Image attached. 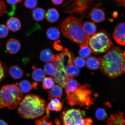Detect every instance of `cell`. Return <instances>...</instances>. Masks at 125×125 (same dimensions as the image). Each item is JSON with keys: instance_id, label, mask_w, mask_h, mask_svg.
Masks as SVG:
<instances>
[{"instance_id": "cell-1", "label": "cell", "mask_w": 125, "mask_h": 125, "mask_svg": "<svg viewBox=\"0 0 125 125\" xmlns=\"http://www.w3.org/2000/svg\"><path fill=\"white\" fill-rule=\"evenodd\" d=\"M65 88L67 103L71 107L79 106L88 109L93 104V91L88 84L81 85L76 80L72 79L69 80Z\"/></svg>"}, {"instance_id": "cell-2", "label": "cell", "mask_w": 125, "mask_h": 125, "mask_svg": "<svg viewBox=\"0 0 125 125\" xmlns=\"http://www.w3.org/2000/svg\"><path fill=\"white\" fill-rule=\"evenodd\" d=\"M101 71L111 79L121 75L125 64V51L113 47L104 55L99 57Z\"/></svg>"}, {"instance_id": "cell-3", "label": "cell", "mask_w": 125, "mask_h": 125, "mask_svg": "<svg viewBox=\"0 0 125 125\" xmlns=\"http://www.w3.org/2000/svg\"><path fill=\"white\" fill-rule=\"evenodd\" d=\"M84 18H78L70 15L64 20L60 25L63 35L79 44L80 47L88 45L90 37L83 30L82 21Z\"/></svg>"}, {"instance_id": "cell-4", "label": "cell", "mask_w": 125, "mask_h": 125, "mask_svg": "<svg viewBox=\"0 0 125 125\" xmlns=\"http://www.w3.org/2000/svg\"><path fill=\"white\" fill-rule=\"evenodd\" d=\"M46 101L38 95L29 94L22 100L18 112L21 118L34 119L43 115L46 110Z\"/></svg>"}, {"instance_id": "cell-5", "label": "cell", "mask_w": 125, "mask_h": 125, "mask_svg": "<svg viewBox=\"0 0 125 125\" xmlns=\"http://www.w3.org/2000/svg\"><path fill=\"white\" fill-rule=\"evenodd\" d=\"M23 95L18 83L3 86L0 90V108L16 109L22 100Z\"/></svg>"}, {"instance_id": "cell-6", "label": "cell", "mask_w": 125, "mask_h": 125, "mask_svg": "<svg viewBox=\"0 0 125 125\" xmlns=\"http://www.w3.org/2000/svg\"><path fill=\"white\" fill-rule=\"evenodd\" d=\"M102 4L101 0H71L65 12L89 17L93 9L98 8Z\"/></svg>"}, {"instance_id": "cell-7", "label": "cell", "mask_w": 125, "mask_h": 125, "mask_svg": "<svg viewBox=\"0 0 125 125\" xmlns=\"http://www.w3.org/2000/svg\"><path fill=\"white\" fill-rule=\"evenodd\" d=\"M88 45L95 54L102 53L107 52L113 46L110 35L102 30L90 36Z\"/></svg>"}, {"instance_id": "cell-8", "label": "cell", "mask_w": 125, "mask_h": 125, "mask_svg": "<svg viewBox=\"0 0 125 125\" xmlns=\"http://www.w3.org/2000/svg\"><path fill=\"white\" fill-rule=\"evenodd\" d=\"M85 112L79 109H72L62 112V118L63 125H75L76 123L85 116Z\"/></svg>"}, {"instance_id": "cell-9", "label": "cell", "mask_w": 125, "mask_h": 125, "mask_svg": "<svg viewBox=\"0 0 125 125\" xmlns=\"http://www.w3.org/2000/svg\"><path fill=\"white\" fill-rule=\"evenodd\" d=\"M58 55L61 61L65 70L68 67L74 64V54L69 50L65 48Z\"/></svg>"}, {"instance_id": "cell-10", "label": "cell", "mask_w": 125, "mask_h": 125, "mask_svg": "<svg viewBox=\"0 0 125 125\" xmlns=\"http://www.w3.org/2000/svg\"><path fill=\"white\" fill-rule=\"evenodd\" d=\"M113 36L117 43L125 46V23H120L117 25L115 28Z\"/></svg>"}, {"instance_id": "cell-11", "label": "cell", "mask_w": 125, "mask_h": 125, "mask_svg": "<svg viewBox=\"0 0 125 125\" xmlns=\"http://www.w3.org/2000/svg\"><path fill=\"white\" fill-rule=\"evenodd\" d=\"M55 81L61 87L65 88L69 79L67 75L66 70L64 68L56 69L53 76Z\"/></svg>"}, {"instance_id": "cell-12", "label": "cell", "mask_w": 125, "mask_h": 125, "mask_svg": "<svg viewBox=\"0 0 125 125\" xmlns=\"http://www.w3.org/2000/svg\"><path fill=\"white\" fill-rule=\"evenodd\" d=\"M108 125H125V116L123 112L112 114L107 120Z\"/></svg>"}, {"instance_id": "cell-13", "label": "cell", "mask_w": 125, "mask_h": 125, "mask_svg": "<svg viewBox=\"0 0 125 125\" xmlns=\"http://www.w3.org/2000/svg\"><path fill=\"white\" fill-rule=\"evenodd\" d=\"M21 47V43L17 39H11L8 41L6 44V49L10 54L17 53L20 51Z\"/></svg>"}, {"instance_id": "cell-14", "label": "cell", "mask_w": 125, "mask_h": 125, "mask_svg": "<svg viewBox=\"0 0 125 125\" xmlns=\"http://www.w3.org/2000/svg\"><path fill=\"white\" fill-rule=\"evenodd\" d=\"M90 16L95 23H99L105 20V14L104 11L98 8L94 9L90 12Z\"/></svg>"}, {"instance_id": "cell-15", "label": "cell", "mask_w": 125, "mask_h": 125, "mask_svg": "<svg viewBox=\"0 0 125 125\" xmlns=\"http://www.w3.org/2000/svg\"><path fill=\"white\" fill-rule=\"evenodd\" d=\"M7 26L10 31L16 32L20 30L21 25V21L16 17H11L7 21Z\"/></svg>"}, {"instance_id": "cell-16", "label": "cell", "mask_w": 125, "mask_h": 125, "mask_svg": "<svg viewBox=\"0 0 125 125\" xmlns=\"http://www.w3.org/2000/svg\"><path fill=\"white\" fill-rule=\"evenodd\" d=\"M38 85L37 83L33 82L31 83L29 81L23 80L20 82L19 86L23 93H27L32 89L36 90Z\"/></svg>"}, {"instance_id": "cell-17", "label": "cell", "mask_w": 125, "mask_h": 125, "mask_svg": "<svg viewBox=\"0 0 125 125\" xmlns=\"http://www.w3.org/2000/svg\"><path fill=\"white\" fill-rule=\"evenodd\" d=\"M48 99L51 100L53 98L60 99L61 98L63 93L62 87L59 85H54L51 90L48 91Z\"/></svg>"}, {"instance_id": "cell-18", "label": "cell", "mask_w": 125, "mask_h": 125, "mask_svg": "<svg viewBox=\"0 0 125 125\" xmlns=\"http://www.w3.org/2000/svg\"><path fill=\"white\" fill-rule=\"evenodd\" d=\"M45 17L48 22L54 23L59 20V14L57 9L54 8H51L47 11Z\"/></svg>"}, {"instance_id": "cell-19", "label": "cell", "mask_w": 125, "mask_h": 125, "mask_svg": "<svg viewBox=\"0 0 125 125\" xmlns=\"http://www.w3.org/2000/svg\"><path fill=\"white\" fill-rule=\"evenodd\" d=\"M9 72L10 76L15 80L21 79L24 74L23 70L17 65L10 66L9 69Z\"/></svg>"}, {"instance_id": "cell-20", "label": "cell", "mask_w": 125, "mask_h": 125, "mask_svg": "<svg viewBox=\"0 0 125 125\" xmlns=\"http://www.w3.org/2000/svg\"><path fill=\"white\" fill-rule=\"evenodd\" d=\"M82 28L85 33L89 36L96 33L97 30L96 25L92 22H85L82 25Z\"/></svg>"}, {"instance_id": "cell-21", "label": "cell", "mask_w": 125, "mask_h": 125, "mask_svg": "<svg viewBox=\"0 0 125 125\" xmlns=\"http://www.w3.org/2000/svg\"><path fill=\"white\" fill-rule=\"evenodd\" d=\"M33 70L32 74V77L34 80L37 82H41L42 81L46 76L44 71L40 68H36L33 67Z\"/></svg>"}, {"instance_id": "cell-22", "label": "cell", "mask_w": 125, "mask_h": 125, "mask_svg": "<svg viewBox=\"0 0 125 125\" xmlns=\"http://www.w3.org/2000/svg\"><path fill=\"white\" fill-rule=\"evenodd\" d=\"M86 65L89 69L96 70L99 68L100 62L99 59L93 56L87 58L85 61Z\"/></svg>"}, {"instance_id": "cell-23", "label": "cell", "mask_w": 125, "mask_h": 125, "mask_svg": "<svg viewBox=\"0 0 125 125\" xmlns=\"http://www.w3.org/2000/svg\"><path fill=\"white\" fill-rule=\"evenodd\" d=\"M62 104L61 102L57 98L51 100V101L47 106L46 109L56 112L60 111L62 108Z\"/></svg>"}, {"instance_id": "cell-24", "label": "cell", "mask_w": 125, "mask_h": 125, "mask_svg": "<svg viewBox=\"0 0 125 125\" xmlns=\"http://www.w3.org/2000/svg\"><path fill=\"white\" fill-rule=\"evenodd\" d=\"M33 18L35 21H40L44 19L46 15V11L41 8L37 7L34 9L32 12Z\"/></svg>"}, {"instance_id": "cell-25", "label": "cell", "mask_w": 125, "mask_h": 125, "mask_svg": "<svg viewBox=\"0 0 125 125\" xmlns=\"http://www.w3.org/2000/svg\"><path fill=\"white\" fill-rule=\"evenodd\" d=\"M46 34L48 39L52 40H55L60 37V32L58 28L52 27L50 28L47 30Z\"/></svg>"}, {"instance_id": "cell-26", "label": "cell", "mask_w": 125, "mask_h": 125, "mask_svg": "<svg viewBox=\"0 0 125 125\" xmlns=\"http://www.w3.org/2000/svg\"><path fill=\"white\" fill-rule=\"evenodd\" d=\"M54 55L49 49H43L40 52V58L44 62H48L52 60Z\"/></svg>"}, {"instance_id": "cell-27", "label": "cell", "mask_w": 125, "mask_h": 125, "mask_svg": "<svg viewBox=\"0 0 125 125\" xmlns=\"http://www.w3.org/2000/svg\"><path fill=\"white\" fill-rule=\"evenodd\" d=\"M66 71L69 79L77 77L80 73L79 69L74 64L68 67L66 69Z\"/></svg>"}, {"instance_id": "cell-28", "label": "cell", "mask_w": 125, "mask_h": 125, "mask_svg": "<svg viewBox=\"0 0 125 125\" xmlns=\"http://www.w3.org/2000/svg\"><path fill=\"white\" fill-rule=\"evenodd\" d=\"M44 71L48 75L53 76L55 74L56 68L53 63L52 62H48L44 67Z\"/></svg>"}, {"instance_id": "cell-29", "label": "cell", "mask_w": 125, "mask_h": 125, "mask_svg": "<svg viewBox=\"0 0 125 125\" xmlns=\"http://www.w3.org/2000/svg\"><path fill=\"white\" fill-rule=\"evenodd\" d=\"M80 48L79 51V54L83 58H87L93 52L91 48L89 45L81 47Z\"/></svg>"}, {"instance_id": "cell-30", "label": "cell", "mask_w": 125, "mask_h": 125, "mask_svg": "<svg viewBox=\"0 0 125 125\" xmlns=\"http://www.w3.org/2000/svg\"><path fill=\"white\" fill-rule=\"evenodd\" d=\"M54 85V80L50 77H45L42 81V87L45 89H49Z\"/></svg>"}, {"instance_id": "cell-31", "label": "cell", "mask_w": 125, "mask_h": 125, "mask_svg": "<svg viewBox=\"0 0 125 125\" xmlns=\"http://www.w3.org/2000/svg\"><path fill=\"white\" fill-rule=\"evenodd\" d=\"M95 116L98 120L103 121L107 118V114L105 109L99 108L96 109L95 112Z\"/></svg>"}, {"instance_id": "cell-32", "label": "cell", "mask_w": 125, "mask_h": 125, "mask_svg": "<svg viewBox=\"0 0 125 125\" xmlns=\"http://www.w3.org/2000/svg\"><path fill=\"white\" fill-rule=\"evenodd\" d=\"M9 33V29L4 24H0V38H4L7 37Z\"/></svg>"}, {"instance_id": "cell-33", "label": "cell", "mask_w": 125, "mask_h": 125, "mask_svg": "<svg viewBox=\"0 0 125 125\" xmlns=\"http://www.w3.org/2000/svg\"><path fill=\"white\" fill-rule=\"evenodd\" d=\"M85 59L82 57H77L74 59V64L78 68H83L85 66Z\"/></svg>"}, {"instance_id": "cell-34", "label": "cell", "mask_w": 125, "mask_h": 125, "mask_svg": "<svg viewBox=\"0 0 125 125\" xmlns=\"http://www.w3.org/2000/svg\"><path fill=\"white\" fill-rule=\"evenodd\" d=\"M7 68L5 64L0 60V82L6 77Z\"/></svg>"}, {"instance_id": "cell-35", "label": "cell", "mask_w": 125, "mask_h": 125, "mask_svg": "<svg viewBox=\"0 0 125 125\" xmlns=\"http://www.w3.org/2000/svg\"><path fill=\"white\" fill-rule=\"evenodd\" d=\"M38 0H25L24 5L27 8L32 9L37 5Z\"/></svg>"}, {"instance_id": "cell-36", "label": "cell", "mask_w": 125, "mask_h": 125, "mask_svg": "<svg viewBox=\"0 0 125 125\" xmlns=\"http://www.w3.org/2000/svg\"><path fill=\"white\" fill-rule=\"evenodd\" d=\"M47 120L48 119L46 116L45 115L42 118L36 120L35 121V125H52V123L51 122H48Z\"/></svg>"}, {"instance_id": "cell-37", "label": "cell", "mask_w": 125, "mask_h": 125, "mask_svg": "<svg viewBox=\"0 0 125 125\" xmlns=\"http://www.w3.org/2000/svg\"><path fill=\"white\" fill-rule=\"evenodd\" d=\"M6 1L8 4L12 5V12L15 13V10L16 8L15 5L18 3L20 2L21 0H6Z\"/></svg>"}, {"instance_id": "cell-38", "label": "cell", "mask_w": 125, "mask_h": 125, "mask_svg": "<svg viewBox=\"0 0 125 125\" xmlns=\"http://www.w3.org/2000/svg\"><path fill=\"white\" fill-rule=\"evenodd\" d=\"M61 41L59 40H57L54 43L53 48L55 50L58 51H63V48L61 45L59 44Z\"/></svg>"}, {"instance_id": "cell-39", "label": "cell", "mask_w": 125, "mask_h": 125, "mask_svg": "<svg viewBox=\"0 0 125 125\" xmlns=\"http://www.w3.org/2000/svg\"><path fill=\"white\" fill-rule=\"evenodd\" d=\"M119 7H124L125 9V0H115Z\"/></svg>"}, {"instance_id": "cell-40", "label": "cell", "mask_w": 125, "mask_h": 125, "mask_svg": "<svg viewBox=\"0 0 125 125\" xmlns=\"http://www.w3.org/2000/svg\"><path fill=\"white\" fill-rule=\"evenodd\" d=\"M51 1L54 5H57L62 4L63 0H51Z\"/></svg>"}, {"instance_id": "cell-41", "label": "cell", "mask_w": 125, "mask_h": 125, "mask_svg": "<svg viewBox=\"0 0 125 125\" xmlns=\"http://www.w3.org/2000/svg\"><path fill=\"white\" fill-rule=\"evenodd\" d=\"M86 123L84 125H93V120L90 118H85Z\"/></svg>"}, {"instance_id": "cell-42", "label": "cell", "mask_w": 125, "mask_h": 125, "mask_svg": "<svg viewBox=\"0 0 125 125\" xmlns=\"http://www.w3.org/2000/svg\"><path fill=\"white\" fill-rule=\"evenodd\" d=\"M8 123L0 119V125H8Z\"/></svg>"}, {"instance_id": "cell-43", "label": "cell", "mask_w": 125, "mask_h": 125, "mask_svg": "<svg viewBox=\"0 0 125 125\" xmlns=\"http://www.w3.org/2000/svg\"><path fill=\"white\" fill-rule=\"evenodd\" d=\"M123 72H124L125 74V64L124 67V68H123Z\"/></svg>"}, {"instance_id": "cell-44", "label": "cell", "mask_w": 125, "mask_h": 125, "mask_svg": "<svg viewBox=\"0 0 125 125\" xmlns=\"http://www.w3.org/2000/svg\"><path fill=\"white\" fill-rule=\"evenodd\" d=\"M22 0H21V1H22Z\"/></svg>"}]
</instances>
